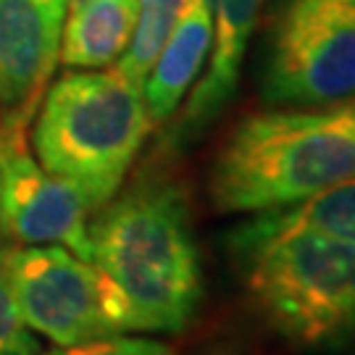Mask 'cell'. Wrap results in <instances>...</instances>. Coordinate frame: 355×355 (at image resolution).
I'll return each mask as SVG.
<instances>
[{
    "instance_id": "5bb4252c",
    "label": "cell",
    "mask_w": 355,
    "mask_h": 355,
    "mask_svg": "<svg viewBox=\"0 0 355 355\" xmlns=\"http://www.w3.org/2000/svg\"><path fill=\"white\" fill-rule=\"evenodd\" d=\"M37 355H177L174 347L166 343L150 340V337H124L121 334H108L87 343L64 345V347H53L48 353Z\"/></svg>"
},
{
    "instance_id": "ba28073f",
    "label": "cell",
    "mask_w": 355,
    "mask_h": 355,
    "mask_svg": "<svg viewBox=\"0 0 355 355\" xmlns=\"http://www.w3.org/2000/svg\"><path fill=\"white\" fill-rule=\"evenodd\" d=\"M69 0H0V111L35 114L51 82Z\"/></svg>"
},
{
    "instance_id": "6da1fadb",
    "label": "cell",
    "mask_w": 355,
    "mask_h": 355,
    "mask_svg": "<svg viewBox=\"0 0 355 355\" xmlns=\"http://www.w3.org/2000/svg\"><path fill=\"white\" fill-rule=\"evenodd\" d=\"M87 224L89 263L121 308L127 331L179 334L205 297L187 192L168 177H140Z\"/></svg>"
},
{
    "instance_id": "30bf717a",
    "label": "cell",
    "mask_w": 355,
    "mask_h": 355,
    "mask_svg": "<svg viewBox=\"0 0 355 355\" xmlns=\"http://www.w3.org/2000/svg\"><path fill=\"white\" fill-rule=\"evenodd\" d=\"M211 51V16L205 0H187L177 26L171 29L161 53L142 82V98L153 127L166 124L177 116L184 95L203 74Z\"/></svg>"
},
{
    "instance_id": "7a4b0ae2",
    "label": "cell",
    "mask_w": 355,
    "mask_h": 355,
    "mask_svg": "<svg viewBox=\"0 0 355 355\" xmlns=\"http://www.w3.org/2000/svg\"><path fill=\"white\" fill-rule=\"evenodd\" d=\"M242 292L277 337L303 353L355 347V245L255 214L229 232Z\"/></svg>"
},
{
    "instance_id": "277c9868",
    "label": "cell",
    "mask_w": 355,
    "mask_h": 355,
    "mask_svg": "<svg viewBox=\"0 0 355 355\" xmlns=\"http://www.w3.org/2000/svg\"><path fill=\"white\" fill-rule=\"evenodd\" d=\"M150 129L142 85L116 66L71 69L42 92L32 148L92 214L121 190Z\"/></svg>"
},
{
    "instance_id": "7c38bea8",
    "label": "cell",
    "mask_w": 355,
    "mask_h": 355,
    "mask_svg": "<svg viewBox=\"0 0 355 355\" xmlns=\"http://www.w3.org/2000/svg\"><path fill=\"white\" fill-rule=\"evenodd\" d=\"M258 216H263L268 224H277V227L311 229L318 234L355 245V177L287 208L263 211Z\"/></svg>"
},
{
    "instance_id": "2e32d148",
    "label": "cell",
    "mask_w": 355,
    "mask_h": 355,
    "mask_svg": "<svg viewBox=\"0 0 355 355\" xmlns=\"http://www.w3.org/2000/svg\"><path fill=\"white\" fill-rule=\"evenodd\" d=\"M6 240H8V232H6V218H3V205H0V261H3V255H6Z\"/></svg>"
},
{
    "instance_id": "52a82bcc",
    "label": "cell",
    "mask_w": 355,
    "mask_h": 355,
    "mask_svg": "<svg viewBox=\"0 0 355 355\" xmlns=\"http://www.w3.org/2000/svg\"><path fill=\"white\" fill-rule=\"evenodd\" d=\"M35 114L0 111V205L8 237L21 245H64L89 261L87 205L26 145Z\"/></svg>"
},
{
    "instance_id": "9c48e42d",
    "label": "cell",
    "mask_w": 355,
    "mask_h": 355,
    "mask_svg": "<svg viewBox=\"0 0 355 355\" xmlns=\"http://www.w3.org/2000/svg\"><path fill=\"white\" fill-rule=\"evenodd\" d=\"M205 8L211 16V51L184 111L171 135H166V148L171 150L200 137L232 103L263 0H205Z\"/></svg>"
},
{
    "instance_id": "8992f818",
    "label": "cell",
    "mask_w": 355,
    "mask_h": 355,
    "mask_svg": "<svg viewBox=\"0 0 355 355\" xmlns=\"http://www.w3.org/2000/svg\"><path fill=\"white\" fill-rule=\"evenodd\" d=\"M0 266L24 324L55 347L127 331L98 268L64 245L8 248Z\"/></svg>"
},
{
    "instance_id": "9a60e30c",
    "label": "cell",
    "mask_w": 355,
    "mask_h": 355,
    "mask_svg": "<svg viewBox=\"0 0 355 355\" xmlns=\"http://www.w3.org/2000/svg\"><path fill=\"white\" fill-rule=\"evenodd\" d=\"M3 263V261H0ZM40 343L35 331L24 324L19 308L13 303L11 287L0 266V355H37Z\"/></svg>"
},
{
    "instance_id": "e0dca14e",
    "label": "cell",
    "mask_w": 355,
    "mask_h": 355,
    "mask_svg": "<svg viewBox=\"0 0 355 355\" xmlns=\"http://www.w3.org/2000/svg\"><path fill=\"white\" fill-rule=\"evenodd\" d=\"M71 3H76V0H69V6H71Z\"/></svg>"
},
{
    "instance_id": "8fae6325",
    "label": "cell",
    "mask_w": 355,
    "mask_h": 355,
    "mask_svg": "<svg viewBox=\"0 0 355 355\" xmlns=\"http://www.w3.org/2000/svg\"><path fill=\"white\" fill-rule=\"evenodd\" d=\"M137 24V0H76L69 6L58 64L108 69L129 48Z\"/></svg>"
},
{
    "instance_id": "4fadbf2b",
    "label": "cell",
    "mask_w": 355,
    "mask_h": 355,
    "mask_svg": "<svg viewBox=\"0 0 355 355\" xmlns=\"http://www.w3.org/2000/svg\"><path fill=\"white\" fill-rule=\"evenodd\" d=\"M187 0H137V24L129 48L119 58L116 69L124 71L137 85L145 82L155 55L161 53L171 29L177 26Z\"/></svg>"
},
{
    "instance_id": "3957f363",
    "label": "cell",
    "mask_w": 355,
    "mask_h": 355,
    "mask_svg": "<svg viewBox=\"0 0 355 355\" xmlns=\"http://www.w3.org/2000/svg\"><path fill=\"white\" fill-rule=\"evenodd\" d=\"M355 177V98L237 121L208 171L218 214H263Z\"/></svg>"
},
{
    "instance_id": "5b68a950",
    "label": "cell",
    "mask_w": 355,
    "mask_h": 355,
    "mask_svg": "<svg viewBox=\"0 0 355 355\" xmlns=\"http://www.w3.org/2000/svg\"><path fill=\"white\" fill-rule=\"evenodd\" d=\"M258 89L268 108L355 98V0H277L261 48Z\"/></svg>"
}]
</instances>
